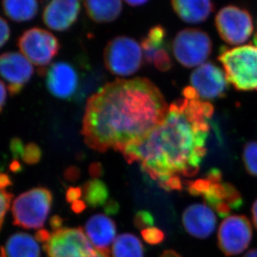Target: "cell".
<instances>
[{
  "instance_id": "23",
  "label": "cell",
  "mask_w": 257,
  "mask_h": 257,
  "mask_svg": "<svg viewBox=\"0 0 257 257\" xmlns=\"http://www.w3.org/2000/svg\"><path fill=\"white\" fill-rule=\"evenodd\" d=\"M82 196L84 204L91 207L106 205L109 198V191L104 182L94 179L88 181L81 187Z\"/></svg>"
},
{
  "instance_id": "13",
  "label": "cell",
  "mask_w": 257,
  "mask_h": 257,
  "mask_svg": "<svg viewBox=\"0 0 257 257\" xmlns=\"http://www.w3.org/2000/svg\"><path fill=\"white\" fill-rule=\"evenodd\" d=\"M191 87L200 99H215L225 95L228 89L226 76L214 63L201 64L192 72Z\"/></svg>"
},
{
  "instance_id": "5",
  "label": "cell",
  "mask_w": 257,
  "mask_h": 257,
  "mask_svg": "<svg viewBox=\"0 0 257 257\" xmlns=\"http://www.w3.org/2000/svg\"><path fill=\"white\" fill-rule=\"evenodd\" d=\"M36 239L50 257H109L95 249L81 228H60L51 233L40 230Z\"/></svg>"
},
{
  "instance_id": "19",
  "label": "cell",
  "mask_w": 257,
  "mask_h": 257,
  "mask_svg": "<svg viewBox=\"0 0 257 257\" xmlns=\"http://www.w3.org/2000/svg\"><path fill=\"white\" fill-rule=\"evenodd\" d=\"M84 8L90 20L98 24L114 22L121 15V0H84Z\"/></svg>"
},
{
  "instance_id": "17",
  "label": "cell",
  "mask_w": 257,
  "mask_h": 257,
  "mask_svg": "<svg viewBox=\"0 0 257 257\" xmlns=\"http://www.w3.org/2000/svg\"><path fill=\"white\" fill-rule=\"evenodd\" d=\"M84 232L96 250L109 255V247L115 240L116 226L107 215L97 214L87 220Z\"/></svg>"
},
{
  "instance_id": "10",
  "label": "cell",
  "mask_w": 257,
  "mask_h": 257,
  "mask_svg": "<svg viewBox=\"0 0 257 257\" xmlns=\"http://www.w3.org/2000/svg\"><path fill=\"white\" fill-rule=\"evenodd\" d=\"M215 25L221 40L230 45L246 42L254 30L250 13L235 5L220 9L215 16Z\"/></svg>"
},
{
  "instance_id": "28",
  "label": "cell",
  "mask_w": 257,
  "mask_h": 257,
  "mask_svg": "<svg viewBox=\"0 0 257 257\" xmlns=\"http://www.w3.org/2000/svg\"><path fill=\"white\" fill-rule=\"evenodd\" d=\"M141 235L146 242L151 245H158L165 240V234L162 230L156 227H149L141 230Z\"/></svg>"
},
{
  "instance_id": "34",
  "label": "cell",
  "mask_w": 257,
  "mask_h": 257,
  "mask_svg": "<svg viewBox=\"0 0 257 257\" xmlns=\"http://www.w3.org/2000/svg\"><path fill=\"white\" fill-rule=\"evenodd\" d=\"M251 213H252L253 223H254V225L257 229V199L253 204Z\"/></svg>"
},
{
  "instance_id": "32",
  "label": "cell",
  "mask_w": 257,
  "mask_h": 257,
  "mask_svg": "<svg viewBox=\"0 0 257 257\" xmlns=\"http://www.w3.org/2000/svg\"><path fill=\"white\" fill-rule=\"evenodd\" d=\"M7 99V90L5 83L0 80V113L2 112Z\"/></svg>"
},
{
  "instance_id": "11",
  "label": "cell",
  "mask_w": 257,
  "mask_h": 257,
  "mask_svg": "<svg viewBox=\"0 0 257 257\" xmlns=\"http://www.w3.org/2000/svg\"><path fill=\"white\" fill-rule=\"evenodd\" d=\"M218 246L226 256L240 255L252 240V227L245 215L228 216L218 231Z\"/></svg>"
},
{
  "instance_id": "38",
  "label": "cell",
  "mask_w": 257,
  "mask_h": 257,
  "mask_svg": "<svg viewBox=\"0 0 257 257\" xmlns=\"http://www.w3.org/2000/svg\"><path fill=\"white\" fill-rule=\"evenodd\" d=\"M254 44H255V47H257V31L255 32V36H254Z\"/></svg>"
},
{
  "instance_id": "1",
  "label": "cell",
  "mask_w": 257,
  "mask_h": 257,
  "mask_svg": "<svg viewBox=\"0 0 257 257\" xmlns=\"http://www.w3.org/2000/svg\"><path fill=\"white\" fill-rule=\"evenodd\" d=\"M184 99L174 102L161 124L121 153L128 163H137L167 191H181V177L197 174L206 154L212 104L202 101L192 87Z\"/></svg>"
},
{
  "instance_id": "30",
  "label": "cell",
  "mask_w": 257,
  "mask_h": 257,
  "mask_svg": "<svg viewBox=\"0 0 257 257\" xmlns=\"http://www.w3.org/2000/svg\"><path fill=\"white\" fill-rule=\"evenodd\" d=\"M10 37V28L7 21L0 17V49L7 43Z\"/></svg>"
},
{
  "instance_id": "18",
  "label": "cell",
  "mask_w": 257,
  "mask_h": 257,
  "mask_svg": "<svg viewBox=\"0 0 257 257\" xmlns=\"http://www.w3.org/2000/svg\"><path fill=\"white\" fill-rule=\"evenodd\" d=\"M171 6L182 21L192 25L205 22L215 10L212 0H171Z\"/></svg>"
},
{
  "instance_id": "37",
  "label": "cell",
  "mask_w": 257,
  "mask_h": 257,
  "mask_svg": "<svg viewBox=\"0 0 257 257\" xmlns=\"http://www.w3.org/2000/svg\"><path fill=\"white\" fill-rule=\"evenodd\" d=\"M243 257H257V249L249 250Z\"/></svg>"
},
{
  "instance_id": "35",
  "label": "cell",
  "mask_w": 257,
  "mask_h": 257,
  "mask_svg": "<svg viewBox=\"0 0 257 257\" xmlns=\"http://www.w3.org/2000/svg\"><path fill=\"white\" fill-rule=\"evenodd\" d=\"M161 257H181V255L176 252L175 250H167L164 251Z\"/></svg>"
},
{
  "instance_id": "16",
  "label": "cell",
  "mask_w": 257,
  "mask_h": 257,
  "mask_svg": "<svg viewBox=\"0 0 257 257\" xmlns=\"http://www.w3.org/2000/svg\"><path fill=\"white\" fill-rule=\"evenodd\" d=\"M183 225L186 231L194 237L205 239L210 236L215 229L216 216L205 204H194L183 213Z\"/></svg>"
},
{
  "instance_id": "20",
  "label": "cell",
  "mask_w": 257,
  "mask_h": 257,
  "mask_svg": "<svg viewBox=\"0 0 257 257\" xmlns=\"http://www.w3.org/2000/svg\"><path fill=\"white\" fill-rule=\"evenodd\" d=\"M6 257H40V245L35 238L26 233H16L9 238L1 249Z\"/></svg>"
},
{
  "instance_id": "14",
  "label": "cell",
  "mask_w": 257,
  "mask_h": 257,
  "mask_svg": "<svg viewBox=\"0 0 257 257\" xmlns=\"http://www.w3.org/2000/svg\"><path fill=\"white\" fill-rule=\"evenodd\" d=\"M34 74L30 60L17 52H6L0 55V75L8 83L11 95H17Z\"/></svg>"
},
{
  "instance_id": "27",
  "label": "cell",
  "mask_w": 257,
  "mask_h": 257,
  "mask_svg": "<svg viewBox=\"0 0 257 257\" xmlns=\"http://www.w3.org/2000/svg\"><path fill=\"white\" fill-rule=\"evenodd\" d=\"M243 161L250 176H257V141L248 142L244 147Z\"/></svg>"
},
{
  "instance_id": "22",
  "label": "cell",
  "mask_w": 257,
  "mask_h": 257,
  "mask_svg": "<svg viewBox=\"0 0 257 257\" xmlns=\"http://www.w3.org/2000/svg\"><path fill=\"white\" fill-rule=\"evenodd\" d=\"M112 257H145V248L137 236L124 233L114 240L112 245Z\"/></svg>"
},
{
  "instance_id": "15",
  "label": "cell",
  "mask_w": 257,
  "mask_h": 257,
  "mask_svg": "<svg viewBox=\"0 0 257 257\" xmlns=\"http://www.w3.org/2000/svg\"><path fill=\"white\" fill-rule=\"evenodd\" d=\"M81 0H50L43 13V21L50 30L63 32L76 22Z\"/></svg>"
},
{
  "instance_id": "8",
  "label": "cell",
  "mask_w": 257,
  "mask_h": 257,
  "mask_svg": "<svg viewBox=\"0 0 257 257\" xmlns=\"http://www.w3.org/2000/svg\"><path fill=\"white\" fill-rule=\"evenodd\" d=\"M212 41L200 29H186L176 34L172 42L174 57L186 68L200 66L212 53Z\"/></svg>"
},
{
  "instance_id": "6",
  "label": "cell",
  "mask_w": 257,
  "mask_h": 257,
  "mask_svg": "<svg viewBox=\"0 0 257 257\" xmlns=\"http://www.w3.org/2000/svg\"><path fill=\"white\" fill-rule=\"evenodd\" d=\"M52 202V193L45 187L23 193L13 203L14 224L24 229H40L47 220Z\"/></svg>"
},
{
  "instance_id": "39",
  "label": "cell",
  "mask_w": 257,
  "mask_h": 257,
  "mask_svg": "<svg viewBox=\"0 0 257 257\" xmlns=\"http://www.w3.org/2000/svg\"><path fill=\"white\" fill-rule=\"evenodd\" d=\"M0 257H6L5 255V254H4V252H3L2 250H0Z\"/></svg>"
},
{
  "instance_id": "3",
  "label": "cell",
  "mask_w": 257,
  "mask_h": 257,
  "mask_svg": "<svg viewBox=\"0 0 257 257\" xmlns=\"http://www.w3.org/2000/svg\"><path fill=\"white\" fill-rule=\"evenodd\" d=\"M186 185L191 195L202 196L221 217L228 216L233 210L242 205L240 193L231 184L223 181L222 175L217 169L209 171L205 178L187 181Z\"/></svg>"
},
{
  "instance_id": "7",
  "label": "cell",
  "mask_w": 257,
  "mask_h": 257,
  "mask_svg": "<svg viewBox=\"0 0 257 257\" xmlns=\"http://www.w3.org/2000/svg\"><path fill=\"white\" fill-rule=\"evenodd\" d=\"M143 52L136 40L127 36H117L109 40L104 50L106 69L117 76H131L143 64Z\"/></svg>"
},
{
  "instance_id": "12",
  "label": "cell",
  "mask_w": 257,
  "mask_h": 257,
  "mask_svg": "<svg viewBox=\"0 0 257 257\" xmlns=\"http://www.w3.org/2000/svg\"><path fill=\"white\" fill-rule=\"evenodd\" d=\"M40 75L45 76V82L50 94L61 99H70L77 96L81 82L74 65L66 62H57L50 67L39 69Z\"/></svg>"
},
{
  "instance_id": "4",
  "label": "cell",
  "mask_w": 257,
  "mask_h": 257,
  "mask_svg": "<svg viewBox=\"0 0 257 257\" xmlns=\"http://www.w3.org/2000/svg\"><path fill=\"white\" fill-rule=\"evenodd\" d=\"M218 60L224 67L228 83L240 91H257V47H223Z\"/></svg>"
},
{
  "instance_id": "21",
  "label": "cell",
  "mask_w": 257,
  "mask_h": 257,
  "mask_svg": "<svg viewBox=\"0 0 257 257\" xmlns=\"http://www.w3.org/2000/svg\"><path fill=\"white\" fill-rule=\"evenodd\" d=\"M4 12L15 22H26L33 20L38 14L37 0H2Z\"/></svg>"
},
{
  "instance_id": "36",
  "label": "cell",
  "mask_w": 257,
  "mask_h": 257,
  "mask_svg": "<svg viewBox=\"0 0 257 257\" xmlns=\"http://www.w3.org/2000/svg\"><path fill=\"white\" fill-rule=\"evenodd\" d=\"M90 173H91L93 177L99 176V174H101V168H98V165H94V166H91Z\"/></svg>"
},
{
  "instance_id": "26",
  "label": "cell",
  "mask_w": 257,
  "mask_h": 257,
  "mask_svg": "<svg viewBox=\"0 0 257 257\" xmlns=\"http://www.w3.org/2000/svg\"><path fill=\"white\" fill-rule=\"evenodd\" d=\"M11 184L12 181L7 174L0 173V230L12 200L13 194L7 191Z\"/></svg>"
},
{
  "instance_id": "29",
  "label": "cell",
  "mask_w": 257,
  "mask_h": 257,
  "mask_svg": "<svg viewBox=\"0 0 257 257\" xmlns=\"http://www.w3.org/2000/svg\"><path fill=\"white\" fill-rule=\"evenodd\" d=\"M154 222H155V220H154L153 215L146 210L139 211L135 217L136 226L141 230H144L146 228L152 227Z\"/></svg>"
},
{
  "instance_id": "33",
  "label": "cell",
  "mask_w": 257,
  "mask_h": 257,
  "mask_svg": "<svg viewBox=\"0 0 257 257\" xmlns=\"http://www.w3.org/2000/svg\"><path fill=\"white\" fill-rule=\"evenodd\" d=\"M124 1L127 5H131L132 7H138L145 5L148 2L149 0H124Z\"/></svg>"
},
{
  "instance_id": "25",
  "label": "cell",
  "mask_w": 257,
  "mask_h": 257,
  "mask_svg": "<svg viewBox=\"0 0 257 257\" xmlns=\"http://www.w3.org/2000/svg\"><path fill=\"white\" fill-rule=\"evenodd\" d=\"M10 149L15 157L20 156L25 163L35 165L38 163L42 156V151L35 143H29L25 146L20 139H14Z\"/></svg>"
},
{
  "instance_id": "9",
  "label": "cell",
  "mask_w": 257,
  "mask_h": 257,
  "mask_svg": "<svg viewBox=\"0 0 257 257\" xmlns=\"http://www.w3.org/2000/svg\"><path fill=\"white\" fill-rule=\"evenodd\" d=\"M18 47L30 62L45 69L60 51V41L52 33L40 28H31L23 33Z\"/></svg>"
},
{
  "instance_id": "2",
  "label": "cell",
  "mask_w": 257,
  "mask_h": 257,
  "mask_svg": "<svg viewBox=\"0 0 257 257\" xmlns=\"http://www.w3.org/2000/svg\"><path fill=\"white\" fill-rule=\"evenodd\" d=\"M168 108L150 79H116L88 99L82 128L84 141L100 152H122L161 124Z\"/></svg>"
},
{
  "instance_id": "24",
  "label": "cell",
  "mask_w": 257,
  "mask_h": 257,
  "mask_svg": "<svg viewBox=\"0 0 257 257\" xmlns=\"http://www.w3.org/2000/svg\"><path fill=\"white\" fill-rule=\"evenodd\" d=\"M166 30L161 25H156L149 30L146 37L141 41L144 59L148 57L152 53L162 48H168L166 45Z\"/></svg>"
},
{
  "instance_id": "31",
  "label": "cell",
  "mask_w": 257,
  "mask_h": 257,
  "mask_svg": "<svg viewBox=\"0 0 257 257\" xmlns=\"http://www.w3.org/2000/svg\"><path fill=\"white\" fill-rule=\"evenodd\" d=\"M82 196L81 188L79 187H70L69 191H67V200L69 202L74 204L78 200H79V198Z\"/></svg>"
}]
</instances>
